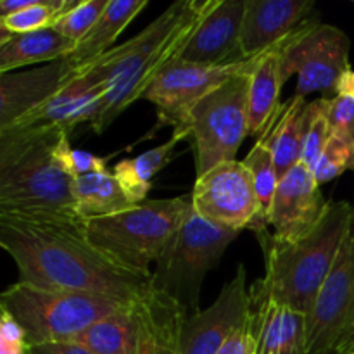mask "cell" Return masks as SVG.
Returning <instances> with one entry per match:
<instances>
[{"mask_svg":"<svg viewBox=\"0 0 354 354\" xmlns=\"http://www.w3.org/2000/svg\"><path fill=\"white\" fill-rule=\"evenodd\" d=\"M78 71L68 57L0 75V130H7L55 95Z\"/></svg>","mask_w":354,"mask_h":354,"instance_id":"obj_16","label":"cell"},{"mask_svg":"<svg viewBox=\"0 0 354 354\" xmlns=\"http://www.w3.org/2000/svg\"><path fill=\"white\" fill-rule=\"evenodd\" d=\"M73 342H78L92 354H137L138 320L135 301L90 325Z\"/></svg>","mask_w":354,"mask_h":354,"instance_id":"obj_26","label":"cell"},{"mask_svg":"<svg viewBox=\"0 0 354 354\" xmlns=\"http://www.w3.org/2000/svg\"><path fill=\"white\" fill-rule=\"evenodd\" d=\"M251 320V287H248L245 266L225 283L220 296L206 310L187 317L182 327V354H216L234 334Z\"/></svg>","mask_w":354,"mask_h":354,"instance_id":"obj_13","label":"cell"},{"mask_svg":"<svg viewBox=\"0 0 354 354\" xmlns=\"http://www.w3.org/2000/svg\"><path fill=\"white\" fill-rule=\"evenodd\" d=\"M78 214L0 211V245L21 282L133 303L151 292L152 275L131 272L95 248Z\"/></svg>","mask_w":354,"mask_h":354,"instance_id":"obj_1","label":"cell"},{"mask_svg":"<svg viewBox=\"0 0 354 354\" xmlns=\"http://www.w3.org/2000/svg\"><path fill=\"white\" fill-rule=\"evenodd\" d=\"M138 320L137 354H182L180 339L187 313L173 297L152 287L135 301Z\"/></svg>","mask_w":354,"mask_h":354,"instance_id":"obj_20","label":"cell"},{"mask_svg":"<svg viewBox=\"0 0 354 354\" xmlns=\"http://www.w3.org/2000/svg\"><path fill=\"white\" fill-rule=\"evenodd\" d=\"M332 135L330 123L327 116V100H313L306 106V121H304L303 133V151H301V162L313 169L327 145Z\"/></svg>","mask_w":354,"mask_h":354,"instance_id":"obj_30","label":"cell"},{"mask_svg":"<svg viewBox=\"0 0 354 354\" xmlns=\"http://www.w3.org/2000/svg\"><path fill=\"white\" fill-rule=\"evenodd\" d=\"M310 354H354V223L306 315Z\"/></svg>","mask_w":354,"mask_h":354,"instance_id":"obj_10","label":"cell"},{"mask_svg":"<svg viewBox=\"0 0 354 354\" xmlns=\"http://www.w3.org/2000/svg\"><path fill=\"white\" fill-rule=\"evenodd\" d=\"M349 50L351 40L341 28L310 17L280 44L283 80L287 82L297 75L296 95L304 99L313 92H322L324 99H332L337 95L342 75L353 69Z\"/></svg>","mask_w":354,"mask_h":354,"instance_id":"obj_9","label":"cell"},{"mask_svg":"<svg viewBox=\"0 0 354 354\" xmlns=\"http://www.w3.org/2000/svg\"><path fill=\"white\" fill-rule=\"evenodd\" d=\"M242 162L251 171L256 197H258L259 203V218L254 232L256 235H263L266 234V228L270 225V211H272L273 199H275L277 189H279L280 183L279 173H277V166L272 158V152L258 140H256L254 147L249 151V154L245 156Z\"/></svg>","mask_w":354,"mask_h":354,"instance_id":"obj_28","label":"cell"},{"mask_svg":"<svg viewBox=\"0 0 354 354\" xmlns=\"http://www.w3.org/2000/svg\"><path fill=\"white\" fill-rule=\"evenodd\" d=\"M28 354H92L78 342H52V344L30 346Z\"/></svg>","mask_w":354,"mask_h":354,"instance_id":"obj_36","label":"cell"},{"mask_svg":"<svg viewBox=\"0 0 354 354\" xmlns=\"http://www.w3.org/2000/svg\"><path fill=\"white\" fill-rule=\"evenodd\" d=\"M337 95L351 97L354 99V69H349L348 73H344L337 85Z\"/></svg>","mask_w":354,"mask_h":354,"instance_id":"obj_38","label":"cell"},{"mask_svg":"<svg viewBox=\"0 0 354 354\" xmlns=\"http://www.w3.org/2000/svg\"><path fill=\"white\" fill-rule=\"evenodd\" d=\"M248 100L249 73H244L204 95L189 111L182 127L189 130L196 152V178L221 162L235 161L249 135Z\"/></svg>","mask_w":354,"mask_h":354,"instance_id":"obj_8","label":"cell"},{"mask_svg":"<svg viewBox=\"0 0 354 354\" xmlns=\"http://www.w3.org/2000/svg\"><path fill=\"white\" fill-rule=\"evenodd\" d=\"M249 328L256 342V354H310L306 315L272 303L252 289Z\"/></svg>","mask_w":354,"mask_h":354,"instance_id":"obj_19","label":"cell"},{"mask_svg":"<svg viewBox=\"0 0 354 354\" xmlns=\"http://www.w3.org/2000/svg\"><path fill=\"white\" fill-rule=\"evenodd\" d=\"M256 353V342L251 334L249 325L237 334L232 335L216 354H254Z\"/></svg>","mask_w":354,"mask_h":354,"instance_id":"obj_35","label":"cell"},{"mask_svg":"<svg viewBox=\"0 0 354 354\" xmlns=\"http://www.w3.org/2000/svg\"><path fill=\"white\" fill-rule=\"evenodd\" d=\"M106 95V82L92 64L78 66L76 75L52 99L10 128L55 127L71 131L85 121L92 124Z\"/></svg>","mask_w":354,"mask_h":354,"instance_id":"obj_15","label":"cell"},{"mask_svg":"<svg viewBox=\"0 0 354 354\" xmlns=\"http://www.w3.org/2000/svg\"><path fill=\"white\" fill-rule=\"evenodd\" d=\"M330 201L322 194L313 169L299 162L282 176L270 211L268 223L275 234L273 239L292 242L306 237L324 220Z\"/></svg>","mask_w":354,"mask_h":354,"instance_id":"obj_14","label":"cell"},{"mask_svg":"<svg viewBox=\"0 0 354 354\" xmlns=\"http://www.w3.org/2000/svg\"><path fill=\"white\" fill-rule=\"evenodd\" d=\"M76 0H37L33 6L21 12L0 17V31L9 35H24L33 31L47 30Z\"/></svg>","mask_w":354,"mask_h":354,"instance_id":"obj_29","label":"cell"},{"mask_svg":"<svg viewBox=\"0 0 354 354\" xmlns=\"http://www.w3.org/2000/svg\"><path fill=\"white\" fill-rule=\"evenodd\" d=\"M254 354H256V353H254Z\"/></svg>","mask_w":354,"mask_h":354,"instance_id":"obj_39","label":"cell"},{"mask_svg":"<svg viewBox=\"0 0 354 354\" xmlns=\"http://www.w3.org/2000/svg\"><path fill=\"white\" fill-rule=\"evenodd\" d=\"M69 133L55 127L0 130V211L78 214Z\"/></svg>","mask_w":354,"mask_h":354,"instance_id":"obj_3","label":"cell"},{"mask_svg":"<svg viewBox=\"0 0 354 354\" xmlns=\"http://www.w3.org/2000/svg\"><path fill=\"white\" fill-rule=\"evenodd\" d=\"M107 3L109 0H76L52 28L78 45L95 26Z\"/></svg>","mask_w":354,"mask_h":354,"instance_id":"obj_31","label":"cell"},{"mask_svg":"<svg viewBox=\"0 0 354 354\" xmlns=\"http://www.w3.org/2000/svg\"><path fill=\"white\" fill-rule=\"evenodd\" d=\"M147 0H109L100 19L88 35L76 45L69 61L76 66H86L102 57L113 48L116 38L124 28L147 7Z\"/></svg>","mask_w":354,"mask_h":354,"instance_id":"obj_25","label":"cell"},{"mask_svg":"<svg viewBox=\"0 0 354 354\" xmlns=\"http://www.w3.org/2000/svg\"><path fill=\"white\" fill-rule=\"evenodd\" d=\"M354 223V206L330 201L324 220L306 237L282 242L258 235L265 249V275L251 286L272 303L308 315L334 270Z\"/></svg>","mask_w":354,"mask_h":354,"instance_id":"obj_4","label":"cell"},{"mask_svg":"<svg viewBox=\"0 0 354 354\" xmlns=\"http://www.w3.org/2000/svg\"><path fill=\"white\" fill-rule=\"evenodd\" d=\"M241 232L206 220L190 207L173 234L152 272V286L162 290L185 310L187 317L199 313L204 277L218 265L228 245Z\"/></svg>","mask_w":354,"mask_h":354,"instance_id":"obj_7","label":"cell"},{"mask_svg":"<svg viewBox=\"0 0 354 354\" xmlns=\"http://www.w3.org/2000/svg\"><path fill=\"white\" fill-rule=\"evenodd\" d=\"M192 207L190 196L147 199L121 213L86 220V234L97 249L131 272L152 275L158 261Z\"/></svg>","mask_w":354,"mask_h":354,"instance_id":"obj_5","label":"cell"},{"mask_svg":"<svg viewBox=\"0 0 354 354\" xmlns=\"http://www.w3.org/2000/svg\"><path fill=\"white\" fill-rule=\"evenodd\" d=\"M315 9L311 0H248L242 23L241 48L252 59L289 38Z\"/></svg>","mask_w":354,"mask_h":354,"instance_id":"obj_18","label":"cell"},{"mask_svg":"<svg viewBox=\"0 0 354 354\" xmlns=\"http://www.w3.org/2000/svg\"><path fill=\"white\" fill-rule=\"evenodd\" d=\"M280 44L258 55L249 73V133H261L282 106L280 92L286 80L280 68Z\"/></svg>","mask_w":354,"mask_h":354,"instance_id":"obj_23","label":"cell"},{"mask_svg":"<svg viewBox=\"0 0 354 354\" xmlns=\"http://www.w3.org/2000/svg\"><path fill=\"white\" fill-rule=\"evenodd\" d=\"M192 207L206 220L232 230H254L259 218L252 175L242 161H227L197 176Z\"/></svg>","mask_w":354,"mask_h":354,"instance_id":"obj_12","label":"cell"},{"mask_svg":"<svg viewBox=\"0 0 354 354\" xmlns=\"http://www.w3.org/2000/svg\"><path fill=\"white\" fill-rule=\"evenodd\" d=\"M327 100V116L332 133L354 140V99L344 95H335Z\"/></svg>","mask_w":354,"mask_h":354,"instance_id":"obj_33","label":"cell"},{"mask_svg":"<svg viewBox=\"0 0 354 354\" xmlns=\"http://www.w3.org/2000/svg\"><path fill=\"white\" fill-rule=\"evenodd\" d=\"M349 169L354 171V140L332 133L317 166L313 168L315 178L318 185H324Z\"/></svg>","mask_w":354,"mask_h":354,"instance_id":"obj_32","label":"cell"},{"mask_svg":"<svg viewBox=\"0 0 354 354\" xmlns=\"http://www.w3.org/2000/svg\"><path fill=\"white\" fill-rule=\"evenodd\" d=\"M189 138L190 133L185 127L175 128L171 138L165 144L149 149L137 158L120 161L114 166V176L131 203L140 204L147 201V194L152 189V178L176 158V147Z\"/></svg>","mask_w":354,"mask_h":354,"instance_id":"obj_24","label":"cell"},{"mask_svg":"<svg viewBox=\"0 0 354 354\" xmlns=\"http://www.w3.org/2000/svg\"><path fill=\"white\" fill-rule=\"evenodd\" d=\"M306 106V99L299 95L283 102L258 138L272 152L280 180L301 162Z\"/></svg>","mask_w":354,"mask_h":354,"instance_id":"obj_21","label":"cell"},{"mask_svg":"<svg viewBox=\"0 0 354 354\" xmlns=\"http://www.w3.org/2000/svg\"><path fill=\"white\" fill-rule=\"evenodd\" d=\"M248 0H216L187 41L178 59L194 64H228L244 61L242 23Z\"/></svg>","mask_w":354,"mask_h":354,"instance_id":"obj_17","label":"cell"},{"mask_svg":"<svg viewBox=\"0 0 354 354\" xmlns=\"http://www.w3.org/2000/svg\"><path fill=\"white\" fill-rule=\"evenodd\" d=\"M76 213L83 220L109 216L135 206L109 169L78 176L75 182Z\"/></svg>","mask_w":354,"mask_h":354,"instance_id":"obj_27","label":"cell"},{"mask_svg":"<svg viewBox=\"0 0 354 354\" xmlns=\"http://www.w3.org/2000/svg\"><path fill=\"white\" fill-rule=\"evenodd\" d=\"M76 44L62 37L54 28L24 35H9L0 31V75L14 73L40 62H54L69 57Z\"/></svg>","mask_w":354,"mask_h":354,"instance_id":"obj_22","label":"cell"},{"mask_svg":"<svg viewBox=\"0 0 354 354\" xmlns=\"http://www.w3.org/2000/svg\"><path fill=\"white\" fill-rule=\"evenodd\" d=\"M216 0H180L124 44L90 62L107 85L92 128L106 131L131 104L144 99L154 80L180 57L187 41Z\"/></svg>","mask_w":354,"mask_h":354,"instance_id":"obj_2","label":"cell"},{"mask_svg":"<svg viewBox=\"0 0 354 354\" xmlns=\"http://www.w3.org/2000/svg\"><path fill=\"white\" fill-rule=\"evenodd\" d=\"M71 168L73 173L78 176L90 175V173L104 171L107 169V159L93 156L86 151H80V149H73L71 152Z\"/></svg>","mask_w":354,"mask_h":354,"instance_id":"obj_34","label":"cell"},{"mask_svg":"<svg viewBox=\"0 0 354 354\" xmlns=\"http://www.w3.org/2000/svg\"><path fill=\"white\" fill-rule=\"evenodd\" d=\"M124 304L128 303L113 297L41 289L21 280L0 296V310L23 328L28 348L73 342L90 325Z\"/></svg>","mask_w":354,"mask_h":354,"instance_id":"obj_6","label":"cell"},{"mask_svg":"<svg viewBox=\"0 0 354 354\" xmlns=\"http://www.w3.org/2000/svg\"><path fill=\"white\" fill-rule=\"evenodd\" d=\"M35 2L37 0H0V17L21 12V10L33 6Z\"/></svg>","mask_w":354,"mask_h":354,"instance_id":"obj_37","label":"cell"},{"mask_svg":"<svg viewBox=\"0 0 354 354\" xmlns=\"http://www.w3.org/2000/svg\"><path fill=\"white\" fill-rule=\"evenodd\" d=\"M254 62L256 57L228 64H194L176 59L154 80L144 99L154 104L159 120L175 130L204 95L234 76L251 73Z\"/></svg>","mask_w":354,"mask_h":354,"instance_id":"obj_11","label":"cell"}]
</instances>
